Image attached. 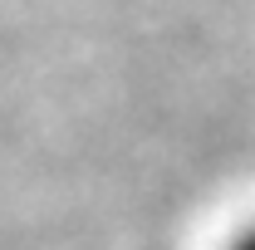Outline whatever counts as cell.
I'll use <instances>...</instances> for the list:
<instances>
[{
	"instance_id": "1",
	"label": "cell",
	"mask_w": 255,
	"mask_h": 250,
	"mask_svg": "<svg viewBox=\"0 0 255 250\" xmlns=\"http://www.w3.org/2000/svg\"><path fill=\"white\" fill-rule=\"evenodd\" d=\"M226 250H255V226H246V231H241V236H236Z\"/></svg>"
}]
</instances>
